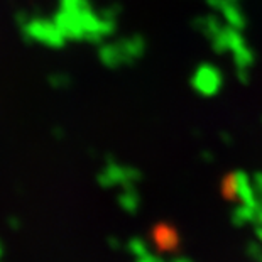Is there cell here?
Wrapping results in <instances>:
<instances>
[{"mask_svg":"<svg viewBox=\"0 0 262 262\" xmlns=\"http://www.w3.org/2000/svg\"><path fill=\"white\" fill-rule=\"evenodd\" d=\"M210 46L216 54L232 59L233 71L238 81H250V71L255 64V53L244 37V31H237L225 24L219 34L210 41Z\"/></svg>","mask_w":262,"mask_h":262,"instance_id":"obj_1","label":"cell"},{"mask_svg":"<svg viewBox=\"0 0 262 262\" xmlns=\"http://www.w3.org/2000/svg\"><path fill=\"white\" fill-rule=\"evenodd\" d=\"M147 51V41L142 34L114 36L98 44L97 58L107 70H124L139 63Z\"/></svg>","mask_w":262,"mask_h":262,"instance_id":"obj_2","label":"cell"},{"mask_svg":"<svg viewBox=\"0 0 262 262\" xmlns=\"http://www.w3.org/2000/svg\"><path fill=\"white\" fill-rule=\"evenodd\" d=\"M142 171L134 164L122 163L115 158H107L103 161L102 168L98 169L97 183L102 188H127L137 186L142 181Z\"/></svg>","mask_w":262,"mask_h":262,"instance_id":"obj_3","label":"cell"},{"mask_svg":"<svg viewBox=\"0 0 262 262\" xmlns=\"http://www.w3.org/2000/svg\"><path fill=\"white\" fill-rule=\"evenodd\" d=\"M189 85L200 97L213 98L224 90L225 75L213 63H200L194 66L193 73L189 75Z\"/></svg>","mask_w":262,"mask_h":262,"instance_id":"obj_4","label":"cell"},{"mask_svg":"<svg viewBox=\"0 0 262 262\" xmlns=\"http://www.w3.org/2000/svg\"><path fill=\"white\" fill-rule=\"evenodd\" d=\"M224 191L228 198L232 200H238L241 205H249L257 208V198H255V191L254 188V181L245 171H235L232 174H228L224 181Z\"/></svg>","mask_w":262,"mask_h":262,"instance_id":"obj_5","label":"cell"},{"mask_svg":"<svg viewBox=\"0 0 262 262\" xmlns=\"http://www.w3.org/2000/svg\"><path fill=\"white\" fill-rule=\"evenodd\" d=\"M224 26H225V22L220 19V15H215V14H202L193 20V27L196 29L198 34L205 37L208 42L219 34Z\"/></svg>","mask_w":262,"mask_h":262,"instance_id":"obj_6","label":"cell"},{"mask_svg":"<svg viewBox=\"0 0 262 262\" xmlns=\"http://www.w3.org/2000/svg\"><path fill=\"white\" fill-rule=\"evenodd\" d=\"M220 19L225 22L228 27H233L237 31H244L247 27V15H245L241 4H230L219 12Z\"/></svg>","mask_w":262,"mask_h":262,"instance_id":"obj_7","label":"cell"},{"mask_svg":"<svg viewBox=\"0 0 262 262\" xmlns=\"http://www.w3.org/2000/svg\"><path fill=\"white\" fill-rule=\"evenodd\" d=\"M117 203L124 211L127 213H136V211L141 208L142 198L141 193L137 191V186H127V188H120V193L117 194Z\"/></svg>","mask_w":262,"mask_h":262,"instance_id":"obj_8","label":"cell"},{"mask_svg":"<svg viewBox=\"0 0 262 262\" xmlns=\"http://www.w3.org/2000/svg\"><path fill=\"white\" fill-rule=\"evenodd\" d=\"M176 235L172 232V228L168 227H158L156 230V242H158L159 247H164V249H172L176 245Z\"/></svg>","mask_w":262,"mask_h":262,"instance_id":"obj_9","label":"cell"},{"mask_svg":"<svg viewBox=\"0 0 262 262\" xmlns=\"http://www.w3.org/2000/svg\"><path fill=\"white\" fill-rule=\"evenodd\" d=\"M127 247H129V250L134 255H136L137 259H141V257H144V255L149 254L147 245L144 244V241H141V238H132Z\"/></svg>","mask_w":262,"mask_h":262,"instance_id":"obj_10","label":"cell"},{"mask_svg":"<svg viewBox=\"0 0 262 262\" xmlns=\"http://www.w3.org/2000/svg\"><path fill=\"white\" fill-rule=\"evenodd\" d=\"M247 252L250 254V257H252L255 262H262V247L259 244H255V242L249 244L247 245Z\"/></svg>","mask_w":262,"mask_h":262,"instance_id":"obj_11","label":"cell"},{"mask_svg":"<svg viewBox=\"0 0 262 262\" xmlns=\"http://www.w3.org/2000/svg\"><path fill=\"white\" fill-rule=\"evenodd\" d=\"M172 262H191L189 259H186V257H180V259H174Z\"/></svg>","mask_w":262,"mask_h":262,"instance_id":"obj_12","label":"cell"},{"mask_svg":"<svg viewBox=\"0 0 262 262\" xmlns=\"http://www.w3.org/2000/svg\"><path fill=\"white\" fill-rule=\"evenodd\" d=\"M260 124H262V119H260Z\"/></svg>","mask_w":262,"mask_h":262,"instance_id":"obj_13","label":"cell"}]
</instances>
